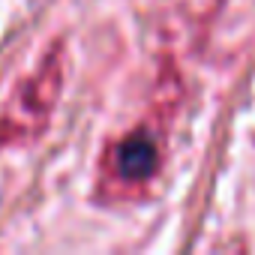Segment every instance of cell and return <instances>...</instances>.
Instances as JSON below:
<instances>
[{
	"label": "cell",
	"mask_w": 255,
	"mask_h": 255,
	"mask_svg": "<svg viewBox=\"0 0 255 255\" xmlns=\"http://www.w3.org/2000/svg\"><path fill=\"white\" fill-rule=\"evenodd\" d=\"M63 72H66V51L63 45H54L3 105L0 147H18L42 135L63 90Z\"/></svg>",
	"instance_id": "6da1fadb"
},
{
	"label": "cell",
	"mask_w": 255,
	"mask_h": 255,
	"mask_svg": "<svg viewBox=\"0 0 255 255\" xmlns=\"http://www.w3.org/2000/svg\"><path fill=\"white\" fill-rule=\"evenodd\" d=\"M114 165L126 180H132V183L147 180L156 171V147H153V141L144 138V135H132V138L120 141L117 150H114Z\"/></svg>",
	"instance_id": "7a4b0ae2"
}]
</instances>
